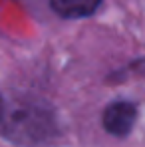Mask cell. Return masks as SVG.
I'll use <instances>...</instances> for the list:
<instances>
[{"mask_svg":"<svg viewBox=\"0 0 145 147\" xmlns=\"http://www.w3.org/2000/svg\"><path fill=\"white\" fill-rule=\"evenodd\" d=\"M4 103H6V99H4V96L0 94V117H2V111H4Z\"/></svg>","mask_w":145,"mask_h":147,"instance_id":"277c9868","label":"cell"},{"mask_svg":"<svg viewBox=\"0 0 145 147\" xmlns=\"http://www.w3.org/2000/svg\"><path fill=\"white\" fill-rule=\"evenodd\" d=\"M103 127L115 137H125L137 121V107L131 101H113L103 111Z\"/></svg>","mask_w":145,"mask_h":147,"instance_id":"7a4b0ae2","label":"cell"},{"mask_svg":"<svg viewBox=\"0 0 145 147\" xmlns=\"http://www.w3.org/2000/svg\"><path fill=\"white\" fill-rule=\"evenodd\" d=\"M58 133L56 113L48 103L32 98L6 99L0 135L18 145H40Z\"/></svg>","mask_w":145,"mask_h":147,"instance_id":"6da1fadb","label":"cell"},{"mask_svg":"<svg viewBox=\"0 0 145 147\" xmlns=\"http://www.w3.org/2000/svg\"><path fill=\"white\" fill-rule=\"evenodd\" d=\"M99 6L101 0H50V8L66 20L88 18Z\"/></svg>","mask_w":145,"mask_h":147,"instance_id":"3957f363","label":"cell"}]
</instances>
